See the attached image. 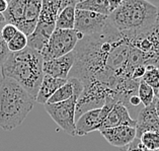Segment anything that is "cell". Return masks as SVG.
Segmentation results:
<instances>
[{
  "label": "cell",
  "instance_id": "6da1fadb",
  "mask_svg": "<svg viewBox=\"0 0 159 151\" xmlns=\"http://www.w3.org/2000/svg\"><path fill=\"white\" fill-rule=\"evenodd\" d=\"M129 42L110 25L103 32L83 37L77 43L75 62L68 78L86 85L99 82L117 92L118 85L128 77Z\"/></svg>",
  "mask_w": 159,
  "mask_h": 151
},
{
  "label": "cell",
  "instance_id": "7a4b0ae2",
  "mask_svg": "<svg viewBox=\"0 0 159 151\" xmlns=\"http://www.w3.org/2000/svg\"><path fill=\"white\" fill-rule=\"evenodd\" d=\"M108 18L116 30L131 39L156 28L159 25V8L144 0H125Z\"/></svg>",
  "mask_w": 159,
  "mask_h": 151
},
{
  "label": "cell",
  "instance_id": "3957f363",
  "mask_svg": "<svg viewBox=\"0 0 159 151\" xmlns=\"http://www.w3.org/2000/svg\"><path fill=\"white\" fill-rule=\"evenodd\" d=\"M43 64L41 53L26 47L20 52L9 53L1 66V74L4 78L16 81L36 100L44 78Z\"/></svg>",
  "mask_w": 159,
  "mask_h": 151
},
{
  "label": "cell",
  "instance_id": "277c9868",
  "mask_svg": "<svg viewBox=\"0 0 159 151\" xmlns=\"http://www.w3.org/2000/svg\"><path fill=\"white\" fill-rule=\"evenodd\" d=\"M34 100L16 81L4 78L0 82V128L15 129L33 110Z\"/></svg>",
  "mask_w": 159,
  "mask_h": 151
},
{
  "label": "cell",
  "instance_id": "5b68a950",
  "mask_svg": "<svg viewBox=\"0 0 159 151\" xmlns=\"http://www.w3.org/2000/svg\"><path fill=\"white\" fill-rule=\"evenodd\" d=\"M82 37L74 30L56 29L50 37L47 45L40 52L44 61L60 58L74 51L77 43Z\"/></svg>",
  "mask_w": 159,
  "mask_h": 151
},
{
  "label": "cell",
  "instance_id": "8992f818",
  "mask_svg": "<svg viewBox=\"0 0 159 151\" xmlns=\"http://www.w3.org/2000/svg\"><path fill=\"white\" fill-rule=\"evenodd\" d=\"M80 94H75L70 99L63 103L45 104V110L58 126L68 135L76 136L75 122H76V103Z\"/></svg>",
  "mask_w": 159,
  "mask_h": 151
},
{
  "label": "cell",
  "instance_id": "52a82bcc",
  "mask_svg": "<svg viewBox=\"0 0 159 151\" xmlns=\"http://www.w3.org/2000/svg\"><path fill=\"white\" fill-rule=\"evenodd\" d=\"M127 40L143 54L146 67L153 65L159 68V25L148 33Z\"/></svg>",
  "mask_w": 159,
  "mask_h": 151
},
{
  "label": "cell",
  "instance_id": "ba28073f",
  "mask_svg": "<svg viewBox=\"0 0 159 151\" xmlns=\"http://www.w3.org/2000/svg\"><path fill=\"white\" fill-rule=\"evenodd\" d=\"M110 24L111 21L107 15L80 9H76L75 11L74 30L82 38L103 32Z\"/></svg>",
  "mask_w": 159,
  "mask_h": 151
},
{
  "label": "cell",
  "instance_id": "9c48e42d",
  "mask_svg": "<svg viewBox=\"0 0 159 151\" xmlns=\"http://www.w3.org/2000/svg\"><path fill=\"white\" fill-rule=\"evenodd\" d=\"M114 107V103H107L100 109L88 111L76 120L75 133L76 136H84L88 133L99 131L107 116Z\"/></svg>",
  "mask_w": 159,
  "mask_h": 151
},
{
  "label": "cell",
  "instance_id": "30bf717a",
  "mask_svg": "<svg viewBox=\"0 0 159 151\" xmlns=\"http://www.w3.org/2000/svg\"><path fill=\"white\" fill-rule=\"evenodd\" d=\"M75 62V53L72 51L65 56L60 58L44 61L43 64V72L44 75L52 76L54 78L68 79L69 73L72 70Z\"/></svg>",
  "mask_w": 159,
  "mask_h": 151
},
{
  "label": "cell",
  "instance_id": "8fae6325",
  "mask_svg": "<svg viewBox=\"0 0 159 151\" xmlns=\"http://www.w3.org/2000/svg\"><path fill=\"white\" fill-rule=\"evenodd\" d=\"M102 137L111 146L125 148L136 139V129L133 127L121 126L99 131Z\"/></svg>",
  "mask_w": 159,
  "mask_h": 151
},
{
  "label": "cell",
  "instance_id": "7c38bea8",
  "mask_svg": "<svg viewBox=\"0 0 159 151\" xmlns=\"http://www.w3.org/2000/svg\"><path fill=\"white\" fill-rule=\"evenodd\" d=\"M145 132L159 133V119L155 110V99L149 107L143 108L136 119V138L139 139Z\"/></svg>",
  "mask_w": 159,
  "mask_h": 151
},
{
  "label": "cell",
  "instance_id": "4fadbf2b",
  "mask_svg": "<svg viewBox=\"0 0 159 151\" xmlns=\"http://www.w3.org/2000/svg\"><path fill=\"white\" fill-rule=\"evenodd\" d=\"M121 126L133 127L136 129V121L132 119L129 111H128V109L123 103H117L114 104L112 109L107 116V118L104 119L99 131L108 129V128H115Z\"/></svg>",
  "mask_w": 159,
  "mask_h": 151
},
{
  "label": "cell",
  "instance_id": "5bb4252c",
  "mask_svg": "<svg viewBox=\"0 0 159 151\" xmlns=\"http://www.w3.org/2000/svg\"><path fill=\"white\" fill-rule=\"evenodd\" d=\"M55 30L56 25L39 21L34 33L28 37V47L36 50L38 52H41L47 45L50 37L52 36Z\"/></svg>",
  "mask_w": 159,
  "mask_h": 151
},
{
  "label": "cell",
  "instance_id": "9a60e30c",
  "mask_svg": "<svg viewBox=\"0 0 159 151\" xmlns=\"http://www.w3.org/2000/svg\"><path fill=\"white\" fill-rule=\"evenodd\" d=\"M42 9L41 0H28L25 7V16L20 25L18 26V30L24 33L26 37L30 36L38 25L40 13Z\"/></svg>",
  "mask_w": 159,
  "mask_h": 151
},
{
  "label": "cell",
  "instance_id": "2e32d148",
  "mask_svg": "<svg viewBox=\"0 0 159 151\" xmlns=\"http://www.w3.org/2000/svg\"><path fill=\"white\" fill-rule=\"evenodd\" d=\"M83 84L76 78H68L63 86L60 87L55 94L52 95V98L48 100L49 104L63 103L66 100L70 99L75 94H81L83 91Z\"/></svg>",
  "mask_w": 159,
  "mask_h": 151
},
{
  "label": "cell",
  "instance_id": "e0dca14e",
  "mask_svg": "<svg viewBox=\"0 0 159 151\" xmlns=\"http://www.w3.org/2000/svg\"><path fill=\"white\" fill-rule=\"evenodd\" d=\"M120 3H121V0H119V1H114V0H83V1H79L77 3L76 9L87 10L108 16L112 11L118 8Z\"/></svg>",
  "mask_w": 159,
  "mask_h": 151
},
{
  "label": "cell",
  "instance_id": "ac0fdd59",
  "mask_svg": "<svg viewBox=\"0 0 159 151\" xmlns=\"http://www.w3.org/2000/svg\"><path fill=\"white\" fill-rule=\"evenodd\" d=\"M66 82H67V79H59L54 78V77L49 75H44L41 87L38 92L36 102L45 106L48 103V100L52 98V95L60 87L63 86Z\"/></svg>",
  "mask_w": 159,
  "mask_h": 151
},
{
  "label": "cell",
  "instance_id": "d6986e66",
  "mask_svg": "<svg viewBox=\"0 0 159 151\" xmlns=\"http://www.w3.org/2000/svg\"><path fill=\"white\" fill-rule=\"evenodd\" d=\"M26 3H28V0H10L8 1L7 9L3 13V17H4L6 24L13 25L18 30V26L20 25L25 16Z\"/></svg>",
  "mask_w": 159,
  "mask_h": 151
},
{
  "label": "cell",
  "instance_id": "ffe728a7",
  "mask_svg": "<svg viewBox=\"0 0 159 151\" xmlns=\"http://www.w3.org/2000/svg\"><path fill=\"white\" fill-rule=\"evenodd\" d=\"M76 4H72L64 8L58 14L56 19V29L58 30H74Z\"/></svg>",
  "mask_w": 159,
  "mask_h": 151
},
{
  "label": "cell",
  "instance_id": "44dd1931",
  "mask_svg": "<svg viewBox=\"0 0 159 151\" xmlns=\"http://www.w3.org/2000/svg\"><path fill=\"white\" fill-rule=\"evenodd\" d=\"M142 80L152 88L155 94L159 89V68L153 65L147 66Z\"/></svg>",
  "mask_w": 159,
  "mask_h": 151
},
{
  "label": "cell",
  "instance_id": "7402d4cb",
  "mask_svg": "<svg viewBox=\"0 0 159 151\" xmlns=\"http://www.w3.org/2000/svg\"><path fill=\"white\" fill-rule=\"evenodd\" d=\"M138 96L141 100V103L143 107H149L151 103L154 102L155 99V94L154 90L151 88L147 83L141 79L140 84H139V89H138Z\"/></svg>",
  "mask_w": 159,
  "mask_h": 151
},
{
  "label": "cell",
  "instance_id": "603a6c76",
  "mask_svg": "<svg viewBox=\"0 0 159 151\" xmlns=\"http://www.w3.org/2000/svg\"><path fill=\"white\" fill-rule=\"evenodd\" d=\"M28 47V37L24 33L18 30L16 34L9 43H7V48L10 53H17Z\"/></svg>",
  "mask_w": 159,
  "mask_h": 151
},
{
  "label": "cell",
  "instance_id": "cb8c5ba5",
  "mask_svg": "<svg viewBox=\"0 0 159 151\" xmlns=\"http://www.w3.org/2000/svg\"><path fill=\"white\" fill-rule=\"evenodd\" d=\"M141 144L149 151H155L159 149V133L145 132L139 138Z\"/></svg>",
  "mask_w": 159,
  "mask_h": 151
},
{
  "label": "cell",
  "instance_id": "d4e9b609",
  "mask_svg": "<svg viewBox=\"0 0 159 151\" xmlns=\"http://www.w3.org/2000/svg\"><path fill=\"white\" fill-rule=\"evenodd\" d=\"M18 32V30L16 26H14L13 25H10V24H4L1 30V34H2V39L6 44L9 43L11 40L13 39V37L16 34V33Z\"/></svg>",
  "mask_w": 159,
  "mask_h": 151
},
{
  "label": "cell",
  "instance_id": "484cf974",
  "mask_svg": "<svg viewBox=\"0 0 159 151\" xmlns=\"http://www.w3.org/2000/svg\"><path fill=\"white\" fill-rule=\"evenodd\" d=\"M5 22H1L0 24V69H1V66L3 65V63L5 62V60L7 59V57L9 55V50L7 48V44L3 41L2 39V34H1V30L3 25H4Z\"/></svg>",
  "mask_w": 159,
  "mask_h": 151
},
{
  "label": "cell",
  "instance_id": "4316f807",
  "mask_svg": "<svg viewBox=\"0 0 159 151\" xmlns=\"http://www.w3.org/2000/svg\"><path fill=\"white\" fill-rule=\"evenodd\" d=\"M122 151H149V150L147 148H145V147L141 144V142L139 139L136 138L130 145L125 147Z\"/></svg>",
  "mask_w": 159,
  "mask_h": 151
},
{
  "label": "cell",
  "instance_id": "83f0119b",
  "mask_svg": "<svg viewBox=\"0 0 159 151\" xmlns=\"http://www.w3.org/2000/svg\"><path fill=\"white\" fill-rule=\"evenodd\" d=\"M8 6V1L6 0H0V14H3L7 9Z\"/></svg>",
  "mask_w": 159,
  "mask_h": 151
},
{
  "label": "cell",
  "instance_id": "f1b7e54d",
  "mask_svg": "<svg viewBox=\"0 0 159 151\" xmlns=\"http://www.w3.org/2000/svg\"><path fill=\"white\" fill-rule=\"evenodd\" d=\"M155 110H156V114H157V117L159 119V100L155 98Z\"/></svg>",
  "mask_w": 159,
  "mask_h": 151
},
{
  "label": "cell",
  "instance_id": "f546056e",
  "mask_svg": "<svg viewBox=\"0 0 159 151\" xmlns=\"http://www.w3.org/2000/svg\"><path fill=\"white\" fill-rule=\"evenodd\" d=\"M1 22H5V19H4V17H3V14H0V24Z\"/></svg>",
  "mask_w": 159,
  "mask_h": 151
},
{
  "label": "cell",
  "instance_id": "4dcf8cb0",
  "mask_svg": "<svg viewBox=\"0 0 159 151\" xmlns=\"http://www.w3.org/2000/svg\"><path fill=\"white\" fill-rule=\"evenodd\" d=\"M155 98H156L159 100V89H158L156 92H155Z\"/></svg>",
  "mask_w": 159,
  "mask_h": 151
},
{
  "label": "cell",
  "instance_id": "1f68e13d",
  "mask_svg": "<svg viewBox=\"0 0 159 151\" xmlns=\"http://www.w3.org/2000/svg\"><path fill=\"white\" fill-rule=\"evenodd\" d=\"M1 80H2V74H1V77H0V82H1Z\"/></svg>",
  "mask_w": 159,
  "mask_h": 151
},
{
  "label": "cell",
  "instance_id": "d6a6232c",
  "mask_svg": "<svg viewBox=\"0 0 159 151\" xmlns=\"http://www.w3.org/2000/svg\"><path fill=\"white\" fill-rule=\"evenodd\" d=\"M0 77H1V69H0Z\"/></svg>",
  "mask_w": 159,
  "mask_h": 151
},
{
  "label": "cell",
  "instance_id": "836d02e7",
  "mask_svg": "<svg viewBox=\"0 0 159 151\" xmlns=\"http://www.w3.org/2000/svg\"><path fill=\"white\" fill-rule=\"evenodd\" d=\"M155 151H159V149H157V150H155Z\"/></svg>",
  "mask_w": 159,
  "mask_h": 151
}]
</instances>
